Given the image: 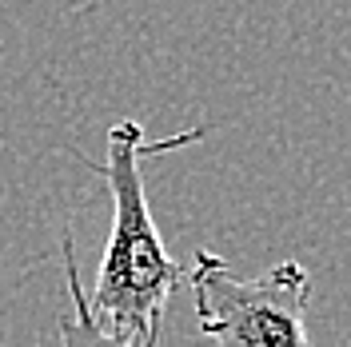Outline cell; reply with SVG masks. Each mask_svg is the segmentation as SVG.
<instances>
[{
    "instance_id": "7a4b0ae2",
    "label": "cell",
    "mask_w": 351,
    "mask_h": 347,
    "mask_svg": "<svg viewBox=\"0 0 351 347\" xmlns=\"http://www.w3.org/2000/svg\"><path fill=\"white\" fill-rule=\"evenodd\" d=\"M184 280L196 296L199 331L216 347H311L304 324L311 276L304 263L284 260L243 280L216 252L199 248Z\"/></svg>"
},
{
    "instance_id": "6da1fadb",
    "label": "cell",
    "mask_w": 351,
    "mask_h": 347,
    "mask_svg": "<svg viewBox=\"0 0 351 347\" xmlns=\"http://www.w3.org/2000/svg\"><path fill=\"white\" fill-rule=\"evenodd\" d=\"M204 136L208 128H188L164 140H148L136 120H120L108 128V160H84V168L104 176L112 192V232L84 304L104 331L128 339L132 347H160L168 300L188 276V267L168 256L152 219L144 192V160L196 144Z\"/></svg>"
},
{
    "instance_id": "3957f363",
    "label": "cell",
    "mask_w": 351,
    "mask_h": 347,
    "mask_svg": "<svg viewBox=\"0 0 351 347\" xmlns=\"http://www.w3.org/2000/svg\"><path fill=\"white\" fill-rule=\"evenodd\" d=\"M60 252H64L68 296H72V304H76L72 315H60V320H56L60 347H132L128 339H120V335L104 331V327L92 320V311H88V304H84V287H80V267H76V248H72V236H64Z\"/></svg>"
}]
</instances>
